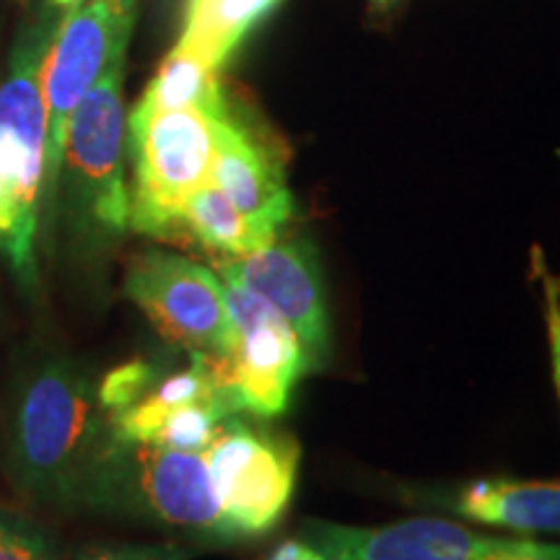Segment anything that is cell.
<instances>
[{
    "mask_svg": "<svg viewBox=\"0 0 560 560\" xmlns=\"http://www.w3.org/2000/svg\"><path fill=\"white\" fill-rule=\"evenodd\" d=\"M19 488L52 506L115 501L120 441L86 371L47 359L21 384L11 423Z\"/></svg>",
    "mask_w": 560,
    "mask_h": 560,
    "instance_id": "obj_1",
    "label": "cell"
},
{
    "mask_svg": "<svg viewBox=\"0 0 560 560\" xmlns=\"http://www.w3.org/2000/svg\"><path fill=\"white\" fill-rule=\"evenodd\" d=\"M125 62L128 52L117 55L102 79L89 89L70 115L62 145L58 177L62 208L75 234L96 244L120 240L130 229V190L125 179Z\"/></svg>",
    "mask_w": 560,
    "mask_h": 560,
    "instance_id": "obj_2",
    "label": "cell"
},
{
    "mask_svg": "<svg viewBox=\"0 0 560 560\" xmlns=\"http://www.w3.org/2000/svg\"><path fill=\"white\" fill-rule=\"evenodd\" d=\"M221 117L202 109L128 112V149L136 166L132 231L156 240L179 234L187 198L210 182Z\"/></svg>",
    "mask_w": 560,
    "mask_h": 560,
    "instance_id": "obj_3",
    "label": "cell"
},
{
    "mask_svg": "<svg viewBox=\"0 0 560 560\" xmlns=\"http://www.w3.org/2000/svg\"><path fill=\"white\" fill-rule=\"evenodd\" d=\"M140 0H83L58 21L42 68L47 109V159L42 213H50L58 192L62 145L70 115L102 79L117 55L128 52Z\"/></svg>",
    "mask_w": 560,
    "mask_h": 560,
    "instance_id": "obj_4",
    "label": "cell"
},
{
    "mask_svg": "<svg viewBox=\"0 0 560 560\" xmlns=\"http://www.w3.org/2000/svg\"><path fill=\"white\" fill-rule=\"evenodd\" d=\"M55 21L42 16L21 30L0 81V195L16 226L37 249L42 190L47 159V109L42 68L55 34Z\"/></svg>",
    "mask_w": 560,
    "mask_h": 560,
    "instance_id": "obj_5",
    "label": "cell"
},
{
    "mask_svg": "<svg viewBox=\"0 0 560 560\" xmlns=\"http://www.w3.org/2000/svg\"><path fill=\"white\" fill-rule=\"evenodd\" d=\"M202 454L236 542L268 535L285 514L296 488V441L252 425L242 416H229Z\"/></svg>",
    "mask_w": 560,
    "mask_h": 560,
    "instance_id": "obj_6",
    "label": "cell"
},
{
    "mask_svg": "<svg viewBox=\"0 0 560 560\" xmlns=\"http://www.w3.org/2000/svg\"><path fill=\"white\" fill-rule=\"evenodd\" d=\"M125 296L153 327L187 350L229 359L236 342L223 280L182 255L140 252L125 276Z\"/></svg>",
    "mask_w": 560,
    "mask_h": 560,
    "instance_id": "obj_7",
    "label": "cell"
},
{
    "mask_svg": "<svg viewBox=\"0 0 560 560\" xmlns=\"http://www.w3.org/2000/svg\"><path fill=\"white\" fill-rule=\"evenodd\" d=\"M223 296L236 342L223 361V387L236 416L276 418L289 408L291 392L310 371L304 348L280 314L260 296L223 280Z\"/></svg>",
    "mask_w": 560,
    "mask_h": 560,
    "instance_id": "obj_8",
    "label": "cell"
},
{
    "mask_svg": "<svg viewBox=\"0 0 560 560\" xmlns=\"http://www.w3.org/2000/svg\"><path fill=\"white\" fill-rule=\"evenodd\" d=\"M299 535L327 560H560V548L486 535L444 520H408L384 527L306 520Z\"/></svg>",
    "mask_w": 560,
    "mask_h": 560,
    "instance_id": "obj_9",
    "label": "cell"
},
{
    "mask_svg": "<svg viewBox=\"0 0 560 560\" xmlns=\"http://www.w3.org/2000/svg\"><path fill=\"white\" fill-rule=\"evenodd\" d=\"M221 280L260 296L291 325L310 371L332 359L330 310L317 247L306 236H278L268 247L215 262Z\"/></svg>",
    "mask_w": 560,
    "mask_h": 560,
    "instance_id": "obj_10",
    "label": "cell"
},
{
    "mask_svg": "<svg viewBox=\"0 0 560 560\" xmlns=\"http://www.w3.org/2000/svg\"><path fill=\"white\" fill-rule=\"evenodd\" d=\"M125 482L159 522L215 542H236L223 514L219 488L206 454L156 444H122L117 459L115 501Z\"/></svg>",
    "mask_w": 560,
    "mask_h": 560,
    "instance_id": "obj_11",
    "label": "cell"
},
{
    "mask_svg": "<svg viewBox=\"0 0 560 560\" xmlns=\"http://www.w3.org/2000/svg\"><path fill=\"white\" fill-rule=\"evenodd\" d=\"M210 185L272 234H280L293 215V198L285 182L283 159L268 140L257 136L234 109L219 120Z\"/></svg>",
    "mask_w": 560,
    "mask_h": 560,
    "instance_id": "obj_12",
    "label": "cell"
},
{
    "mask_svg": "<svg viewBox=\"0 0 560 560\" xmlns=\"http://www.w3.org/2000/svg\"><path fill=\"white\" fill-rule=\"evenodd\" d=\"M439 506L493 527L560 532V482L482 478L450 495H439Z\"/></svg>",
    "mask_w": 560,
    "mask_h": 560,
    "instance_id": "obj_13",
    "label": "cell"
},
{
    "mask_svg": "<svg viewBox=\"0 0 560 560\" xmlns=\"http://www.w3.org/2000/svg\"><path fill=\"white\" fill-rule=\"evenodd\" d=\"M283 0H187L177 45L223 70Z\"/></svg>",
    "mask_w": 560,
    "mask_h": 560,
    "instance_id": "obj_14",
    "label": "cell"
},
{
    "mask_svg": "<svg viewBox=\"0 0 560 560\" xmlns=\"http://www.w3.org/2000/svg\"><path fill=\"white\" fill-rule=\"evenodd\" d=\"M179 231L198 242L210 255L244 257L268 247L280 234H272L231 202L215 185H202L187 198L179 213Z\"/></svg>",
    "mask_w": 560,
    "mask_h": 560,
    "instance_id": "obj_15",
    "label": "cell"
},
{
    "mask_svg": "<svg viewBox=\"0 0 560 560\" xmlns=\"http://www.w3.org/2000/svg\"><path fill=\"white\" fill-rule=\"evenodd\" d=\"M229 107L226 91L221 86V70L174 45L132 109H202L210 115H226Z\"/></svg>",
    "mask_w": 560,
    "mask_h": 560,
    "instance_id": "obj_16",
    "label": "cell"
},
{
    "mask_svg": "<svg viewBox=\"0 0 560 560\" xmlns=\"http://www.w3.org/2000/svg\"><path fill=\"white\" fill-rule=\"evenodd\" d=\"M156 371V363L149 361H130L117 366L115 371H109L100 387H96V395H100V405L104 412H107V416H115V412L130 408L132 402L140 400V395L149 389Z\"/></svg>",
    "mask_w": 560,
    "mask_h": 560,
    "instance_id": "obj_17",
    "label": "cell"
},
{
    "mask_svg": "<svg viewBox=\"0 0 560 560\" xmlns=\"http://www.w3.org/2000/svg\"><path fill=\"white\" fill-rule=\"evenodd\" d=\"M0 560H58L37 524L0 511Z\"/></svg>",
    "mask_w": 560,
    "mask_h": 560,
    "instance_id": "obj_18",
    "label": "cell"
},
{
    "mask_svg": "<svg viewBox=\"0 0 560 560\" xmlns=\"http://www.w3.org/2000/svg\"><path fill=\"white\" fill-rule=\"evenodd\" d=\"M535 262H537V270H540V278H542L545 322H548L552 376H556V389H558V397H560V285H558V280L550 276V270L542 265L540 252H537Z\"/></svg>",
    "mask_w": 560,
    "mask_h": 560,
    "instance_id": "obj_19",
    "label": "cell"
},
{
    "mask_svg": "<svg viewBox=\"0 0 560 560\" xmlns=\"http://www.w3.org/2000/svg\"><path fill=\"white\" fill-rule=\"evenodd\" d=\"M190 552L172 545H109L91 548L79 560H187Z\"/></svg>",
    "mask_w": 560,
    "mask_h": 560,
    "instance_id": "obj_20",
    "label": "cell"
},
{
    "mask_svg": "<svg viewBox=\"0 0 560 560\" xmlns=\"http://www.w3.org/2000/svg\"><path fill=\"white\" fill-rule=\"evenodd\" d=\"M268 560H327L322 552L314 548L312 542H306L304 537H293V540H285L276 545V550L270 552Z\"/></svg>",
    "mask_w": 560,
    "mask_h": 560,
    "instance_id": "obj_21",
    "label": "cell"
},
{
    "mask_svg": "<svg viewBox=\"0 0 560 560\" xmlns=\"http://www.w3.org/2000/svg\"><path fill=\"white\" fill-rule=\"evenodd\" d=\"M81 3H83V0H50L52 9H58V11H62V13L73 11L75 5H81Z\"/></svg>",
    "mask_w": 560,
    "mask_h": 560,
    "instance_id": "obj_22",
    "label": "cell"
},
{
    "mask_svg": "<svg viewBox=\"0 0 560 560\" xmlns=\"http://www.w3.org/2000/svg\"><path fill=\"white\" fill-rule=\"evenodd\" d=\"M376 3H389V0H376Z\"/></svg>",
    "mask_w": 560,
    "mask_h": 560,
    "instance_id": "obj_23",
    "label": "cell"
}]
</instances>
